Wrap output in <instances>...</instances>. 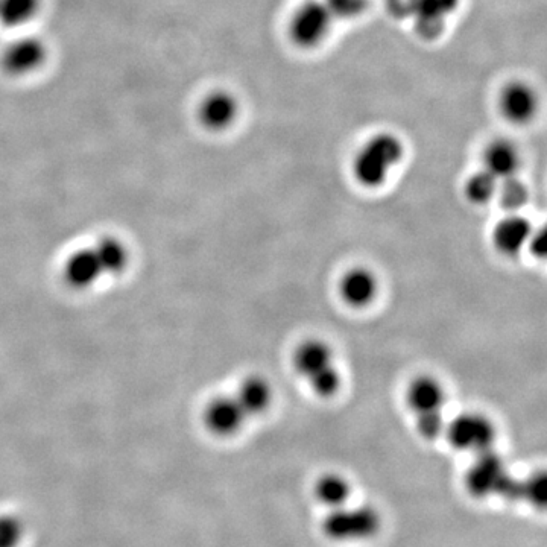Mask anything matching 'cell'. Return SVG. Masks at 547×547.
<instances>
[{"label":"cell","mask_w":547,"mask_h":547,"mask_svg":"<svg viewBox=\"0 0 547 547\" xmlns=\"http://www.w3.org/2000/svg\"><path fill=\"white\" fill-rule=\"evenodd\" d=\"M234 397L241 403L248 417L263 414L272 402L271 385L263 377L250 376L241 383Z\"/></svg>","instance_id":"ac0fdd59"},{"label":"cell","mask_w":547,"mask_h":547,"mask_svg":"<svg viewBox=\"0 0 547 547\" xmlns=\"http://www.w3.org/2000/svg\"><path fill=\"white\" fill-rule=\"evenodd\" d=\"M485 171L502 181L516 177L520 168V155L516 146L506 140H496L485 149Z\"/></svg>","instance_id":"2e32d148"},{"label":"cell","mask_w":547,"mask_h":547,"mask_svg":"<svg viewBox=\"0 0 547 547\" xmlns=\"http://www.w3.org/2000/svg\"><path fill=\"white\" fill-rule=\"evenodd\" d=\"M104 276L93 248H80L67 256L63 277L73 289H89Z\"/></svg>","instance_id":"7c38bea8"},{"label":"cell","mask_w":547,"mask_h":547,"mask_svg":"<svg viewBox=\"0 0 547 547\" xmlns=\"http://www.w3.org/2000/svg\"><path fill=\"white\" fill-rule=\"evenodd\" d=\"M388 4L391 13L399 14L402 19L412 17L418 34L431 40L441 35L459 0H389Z\"/></svg>","instance_id":"277c9868"},{"label":"cell","mask_w":547,"mask_h":547,"mask_svg":"<svg viewBox=\"0 0 547 547\" xmlns=\"http://www.w3.org/2000/svg\"><path fill=\"white\" fill-rule=\"evenodd\" d=\"M333 19L324 0H306L292 16L289 35L300 48H315L326 40Z\"/></svg>","instance_id":"5b68a950"},{"label":"cell","mask_w":547,"mask_h":547,"mask_svg":"<svg viewBox=\"0 0 547 547\" xmlns=\"http://www.w3.org/2000/svg\"><path fill=\"white\" fill-rule=\"evenodd\" d=\"M317 496L326 505L339 508L350 496V485L342 476H323L317 484Z\"/></svg>","instance_id":"7402d4cb"},{"label":"cell","mask_w":547,"mask_h":547,"mask_svg":"<svg viewBox=\"0 0 547 547\" xmlns=\"http://www.w3.org/2000/svg\"><path fill=\"white\" fill-rule=\"evenodd\" d=\"M40 0H0V25L19 28L37 16Z\"/></svg>","instance_id":"d6986e66"},{"label":"cell","mask_w":547,"mask_h":547,"mask_svg":"<svg viewBox=\"0 0 547 547\" xmlns=\"http://www.w3.org/2000/svg\"><path fill=\"white\" fill-rule=\"evenodd\" d=\"M48 57L43 40L37 37H23L11 43L2 55V64L11 75L23 76L40 69Z\"/></svg>","instance_id":"9c48e42d"},{"label":"cell","mask_w":547,"mask_h":547,"mask_svg":"<svg viewBox=\"0 0 547 547\" xmlns=\"http://www.w3.org/2000/svg\"><path fill=\"white\" fill-rule=\"evenodd\" d=\"M546 485V476L543 473L532 476L529 481L523 482V499L543 505L546 500Z\"/></svg>","instance_id":"484cf974"},{"label":"cell","mask_w":547,"mask_h":547,"mask_svg":"<svg viewBox=\"0 0 547 547\" xmlns=\"http://www.w3.org/2000/svg\"><path fill=\"white\" fill-rule=\"evenodd\" d=\"M333 17L341 19H353L364 13L367 8V0H324Z\"/></svg>","instance_id":"d4e9b609"},{"label":"cell","mask_w":547,"mask_h":547,"mask_svg":"<svg viewBox=\"0 0 547 547\" xmlns=\"http://www.w3.org/2000/svg\"><path fill=\"white\" fill-rule=\"evenodd\" d=\"M25 528L16 516H0V547H17L23 540Z\"/></svg>","instance_id":"603a6c76"},{"label":"cell","mask_w":547,"mask_h":547,"mask_svg":"<svg viewBox=\"0 0 547 547\" xmlns=\"http://www.w3.org/2000/svg\"><path fill=\"white\" fill-rule=\"evenodd\" d=\"M468 490L476 497L500 494L506 499H523V482L508 476L502 458L493 449L478 453V459L467 476Z\"/></svg>","instance_id":"3957f363"},{"label":"cell","mask_w":547,"mask_h":547,"mask_svg":"<svg viewBox=\"0 0 547 547\" xmlns=\"http://www.w3.org/2000/svg\"><path fill=\"white\" fill-rule=\"evenodd\" d=\"M92 248L104 274L117 276L130 265V250H128L127 244L116 236H104Z\"/></svg>","instance_id":"e0dca14e"},{"label":"cell","mask_w":547,"mask_h":547,"mask_svg":"<svg viewBox=\"0 0 547 547\" xmlns=\"http://www.w3.org/2000/svg\"><path fill=\"white\" fill-rule=\"evenodd\" d=\"M379 523V516L370 508H356V510L341 508L327 517L324 531L333 540H364L376 534Z\"/></svg>","instance_id":"52a82bcc"},{"label":"cell","mask_w":547,"mask_h":547,"mask_svg":"<svg viewBox=\"0 0 547 547\" xmlns=\"http://www.w3.org/2000/svg\"><path fill=\"white\" fill-rule=\"evenodd\" d=\"M500 108L508 121L513 124H526L537 111V95L528 84H508L502 92Z\"/></svg>","instance_id":"4fadbf2b"},{"label":"cell","mask_w":547,"mask_h":547,"mask_svg":"<svg viewBox=\"0 0 547 547\" xmlns=\"http://www.w3.org/2000/svg\"><path fill=\"white\" fill-rule=\"evenodd\" d=\"M379 283L376 276L367 268H355L345 272L339 292L348 306L365 307L373 303Z\"/></svg>","instance_id":"9a60e30c"},{"label":"cell","mask_w":547,"mask_h":547,"mask_svg":"<svg viewBox=\"0 0 547 547\" xmlns=\"http://www.w3.org/2000/svg\"><path fill=\"white\" fill-rule=\"evenodd\" d=\"M417 429L421 437L426 440H435L443 434L446 429V421H444L443 412L437 414L418 415Z\"/></svg>","instance_id":"cb8c5ba5"},{"label":"cell","mask_w":547,"mask_h":547,"mask_svg":"<svg viewBox=\"0 0 547 547\" xmlns=\"http://www.w3.org/2000/svg\"><path fill=\"white\" fill-rule=\"evenodd\" d=\"M406 402L417 415L443 412L446 405V391L440 380L432 376H420L409 383Z\"/></svg>","instance_id":"8fae6325"},{"label":"cell","mask_w":547,"mask_h":547,"mask_svg":"<svg viewBox=\"0 0 547 547\" xmlns=\"http://www.w3.org/2000/svg\"><path fill=\"white\" fill-rule=\"evenodd\" d=\"M528 244L531 245V251L535 256L543 257L546 253V231H532Z\"/></svg>","instance_id":"4316f807"},{"label":"cell","mask_w":547,"mask_h":547,"mask_svg":"<svg viewBox=\"0 0 547 547\" xmlns=\"http://www.w3.org/2000/svg\"><path fill=\"white\" fill-rule=\"evenodd\" d=\"M497 187H499V180L482 169L478 174L472 175L465 184V195L473 204L490 203L497 195Z\"/></svg>","instance_id":"ffe728a7"},{"label":"cell","mask_w":547,"mask_h":547,"mask_svg":"<svg viewBox=\"0 0 547 547\" xmlns=\"http://www.w3.org/2000/svg\"><path fill=\"white\" fill-rule=\"evenodd\" d=\"M403 157V143L391 133H382L368 140L356 155L353 172L365 187H379Z\"/></svg>","instance_id":"6da1fadb"},{"label":"cell","mask_w":547,"mask_h":547,"mask_svg":"<svg viewBox=\"0 0 547 547\" xmlns=\"http://www.w3.org/2000/svg\"><path fill=\"white\" fill-rule=\"evenodd\" d=\"M497 195H499L503 209L513 213L519 212L529 200L528 187L517 177L505 178V180L499 181Z\"/></svg>","instance_id":"44dd1931"},{"label":"cell","mask_w":547,"mask_h":547,"mask_svg":"<svg viewBox=\"0 0 547 547\" xmlns=\"http://www.w3.org/2000/svg\"><path fill=\"white\" fill-rule=\"evenodd\" d=\"M294 365L320 397H332L341 386L332 350L320 339H309L297 348Z\"/></svg>","instance_id":"7a4b0ae2"},{"label":"cell","mask_w":547,"mask_h":547,"mask_svg":"<svg viewBox=\"0 0 547 547\" xmlns=\"http://www.w3.org/2000/svg\"><path fill=\"white\" fill-rule=\"evenodd\" d=\"M238 114V99L225 90L209 93L198 108L201 124L210 131L227 130L234 124Z\"/></svg>","instance_id":"30bf717a"},{"label":"cell","mask_w":547,"mask_h":547,"mask_svg":"<svg viewBox=\"0 0 547 547\" xmlns=\"http://www.w3.org/2000/svg\"><path fill=\"white\" fill-rule=\"evenodd\" d=\"M532 227L528 219L519 215H510L502 219L493 231L494 247L505 256H516L528 245Z\"/></svg>","instance_id":"5bb4252c"},{"label":"cell","mask_w":547,"mask_h":547,"mask_svg":"<svg viewBox=\"0 0 547 547\" xmlns=\"http://www.w3.org/2000/svg\"><path fill=\"white\" fill-rule=\"evenodd\" d=\"M447 435L456 449L468 450L478 455L493 447L496 427L487 415L464 412L447 426Z\"/></svg>","instance_id":"8992f818"},{"label":"cell","mask_w":547,"mask_h":547,"mask_svg":"<svg viewBox=\"0 0 547 547\" xmlns=\"http://www.w3.org/2000/svg\"><path fill=\"white\" fill-rule=\"evenodd\" d=\"M248 415L236 397L218 396L204 406V426L218 437H230L241 431Z\"/></svg>","instance_id":"ba28073f"}]
</instances>
